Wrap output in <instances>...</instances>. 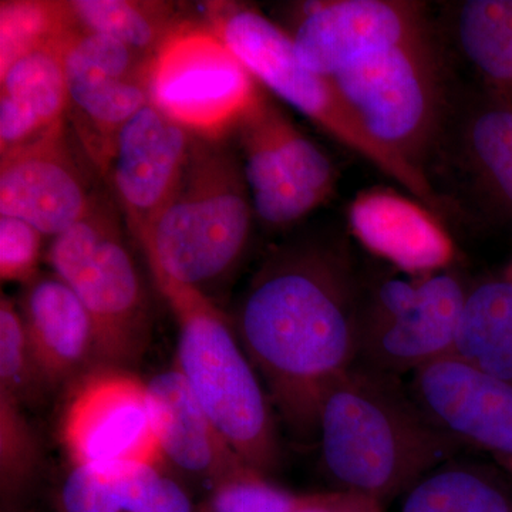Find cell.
<instances>
[{
	"label": "cell",
	"instance_id": "83f0119b",
	"mask_svg": "<svg viewBox=\"0 0 512 512\" xmlns=\"http://www.w3.org/2000/svg\"><path fill=\"white\" fill-rule=\"evenodd\" d=\"M40 464V446L23 406L0 392V485L3 497L29 484Z\"/></svg>",
	"mask_w": 512,
	"mask_h": 512
},
{
	"label": "cell",
	"instance_id": "603a6c76",
	"mask_svg": "<svg viewBox=\"0 0 512 512\" xmlns=\"http://www.w3.org/2000/svg\"><path fill=\"white\" fill-rule=\"evenodd\" d=\"M403 497L400 512H512V478L493 461L457 456Z\"/></svg>",
	"mask_w": 512,
	"mask_h": 512
},
{
	"label": "cell",
	"instance_id": "7a4b0ae2",
	"mask_svg": "<svg viewBox=\"0 0 512 512\" xmlns=\"http://www.w3.org/2000/svg\"><path fill=\"white\" fill-rule=\"evenodd\" d=\"M318 443L320 468L332 490L380 504L402 497L467 450L427 416L402 377L359 363L323 397Z\"/></svg>",
	"mask_w": 512,
	"mask_h": 512
},
{
	"label": "cell",
	"instance_id": "9c48e42d",
	"mask_svg": "<svg viewBox=\"0 0 512 512\" xmlns=\"http://www.w3.org/2000/svg\"><path fill=\"white\" fill-rule=\"evenodd\" d=\"M232 133L255 218L265 227H292L332 197L338 180L332 158L264 90Z\"/></svg>",
	"mask_w": 512,
	"mask_h": 512
},
{
	"label": "cell",
	"instance_id": "4fadbf2b",
	"mask_svg": "<svg viewBox=\"0 0 512 512\" xmlns=\"http://www.w3.org/2000/svg\"><path fill=\"white\" fill-rule=\"evenodd\" d=\"M299 62L332 79L353 60L433 32L429 9L412 0H311L292 5Z\"/></svg>",
	"mask_w": 512,
	"mask_h": 512
},
{
	"label": "cell",
	"instance_id": "4dcf8cb0",
	"mask_svg": "<svg viewBox=\"0 0 512 512\" xmlns=\"http://www.w3.org/2000/svg\"><path fill=\"white\" fill-rule=\"evenodd\" d=\"M293 512H384L383 504L365 495L330 490L302 494L301 504Z\"/></svg>",
	"mask_w": 512,
	"mask_h": 512
},
{
	"label": "cell",
	"instance_id": "52a82bcc",
	"mask_svg": "<svg viewBox=\"0 0 512 512\" xmlns=\"http://www.w3.org/2000/svg\"><path fill=\"white\" fill-rule=\"evenodd\" d=\"M47 261L89 312L99 365L131 370L150 345V302L114 205L94 195L82 220L53 238Z\"/></svg>",
	"mask_w": 512,
	"mask_h": 512
},
{
	"label": "cell",
	"instance_id": "484cf974",
	"mask_svg": "<svg viewBox=\"0 0 512 512\" xmlns=\"http://www.w3.org/2000/svg\"><path fill=\"white\" fill-rule=\"evenodd\" d=\"M76 30L69 2L8 0L0 5V73L22 57L62 45Z\"/></svg>",
	"mask_w": 512,
	"mask_h": 512
},
{
	"label": "cell",
	"instance_id": "44dd1931",
	"mask_svg": "<svg viewBox=\"0 0 512 512\" xmlns=\"http://www.w3.org/2000/svg\"><path fill=\"white\" fill-rule=\"evenodd\" d=\"M64 45L36 50L0 73V154L64 127L69 111Z\"/></svg>",
	"mask_w": 512,
	"mask_h": 512
},
{
	"label": "cell",
	"instance_id": "6da1fadb",
	"mask_svg": "<svg viewBox=\"0 0 512 512\" xmlns=\"http://www.w3.org/2000/svg\"><path fill=\"white\" fill-rule=\"evenodd\" d=\"M360 284L343 239H293L265 256L231 319L276 416L303 443L318 440L323 397L356 363Z\"/></svg>",
	"mask_w": 512,
	"mask_h": 512
},
{
	"label": "cell",
	"instance_id": "f1b7e54d",
	"mask_svg": "<svg viewBox=\"0 0 512 512\" xmlns=\"http://www.w3.org/2000/svg\"><path fill=\"white\" fill-rule=\"evenodd\" d=\"M302 495L272 483L271 478L247 467L212 487L200 512H293Z\"/></svg>",
	"mask_w": 512,
	"mask_h": 512
},
{
	"label": "cell",
	"instance_id": "4316f807",
	"mask_svg": "<svg viewBox=\"0 0 512 512\" xmlns=\"http://www.w3.org/2000/svg\"><path fill=\"white\" fill-rule=\"evenodd\" d=\"M0 392L22 406L49 392L30 349L19 305L5 293L0 298Z\"/></svg>",
	"mask_w": 512,
	"mask_h": 512
},
{
	"label": "cell",
	"instance_id": "ba28073f",
	"mask_svg": "<svg viewBox=\"0 0 512 512\" xmlns=\"http://www.w3.org/2000/svg\"><path fill=\"white\" fill-rule=\"evenodd\" d=\"M259 86L208 23L184 20L151 62V103L195 137L227 138Z\"/></svg>",
	"mask_w": 512,
	"mask_h": 512
},
{
	"label": "cell",
	"instance_id": "2e32d148",
	"mask_svg": "<svg viewBox=\"0 0 512 512\" xmlns=\"http://www.w3.org/2000/svg\"><path fill=\"white\" fill-rule=\"evenodd\" d=\"M468 279L456 265L427 275L419 301L357 332L356 363L397 377L453 355Z\"/></svg>",
	"mask_w": 512,
	"mask_h": 512
},
{
	"label": "cell",
	"instance_id": "ffe728a7",
	"mask_svg": "<svg viewBox=\"0 0 512 512\" xmlns=\"http://www.w3.org/2000/svg\"><path fill=\"white\" fill-rule=\"evenodd\" d=\"M18 305L30 349L49 392L72 384L99 365L89 312L55 272L39 274L23 286Z\"/></svg>",
	"mask_w": 512,
	"mask_h": 512
},
{
	"label": "cell",
	"instance_id": "7c38bea8",
	"mask_svg": "<svg viewBox=\"0 0 512 512\" xmlns=\"http://www.w3.org/2000/svg\"><path fill=\"white\" fill-rule=\"evenodd\" d=\"M153 57L96 33L74 30L63 49L69 111L93 163L110 168L121 128L150 103Z\"/></svg>",
	"mask_w": 512,
	"mask_h": 512
},
{
	"label": "cell",
	"instance_id": "cb8c5ba5",
	"mask_svg": "<svg viewBox=\"0 0 512 512\" xmlns=\"http://www.w3.org/2000/svg\"><path fill=\"white\" fill-rule=\"evenodd\" d=\"M451 33L480 83L512 107V0L458 2Z\"/></svg>",
	"mask_w": 512,
	"mask_h": 512
},
{
	"label": "cell",
	"instance_id": "3957f363",
	"mask_svg": "<svg viewBox=\"0 0 512 512\" xmlns=\"http://www.w3.org/2000/svg\"><path fill=\"white\" fill-rule=\"evenodd\" d=\"M254 218L237 148L194 136L177 190L140 244L151 274L211 298L241 265Z\"/></svg>",
	"mask_w": 512,
	"mask_h": 512
},
{
	"label": "cell",
	"instance_id": "f546056e",
	"mask_svg": "<svg viewBox=\"0 0 512 512\" xmlns=\"http://www.w3.org/2000/svg\"><path fill=\"white\" fill-rule=\"evenodd\" d=\"M42 232L19 218L0 215V278L30 284L39 272Z\"/></svg>",
	"mask_w": 512,
	"mask_h": 512
},
{
	"label": "cell",
	"instance_id": "d4e9b609",
	"mask_svg": "<svg viewBox=\"0 0 512 512\" xmlns=\"http://www.w3.org/2000/svg\"><path fill=\"white\" fill-rule=\"evenodd\" d=\"M74 23L83 32L110 37L154 57L167 37L184 19L174 6L164 2L137 0H72Z\"/></svg>",
	"mask_w": 512,
	"mask_h": 512
},
{
	"label": "cell",
	"instance_id": "5bb4252c",
	"mask_svg": "<svg viewBox=\"0 0 512 512\" xmlns=\"http://www.w3.org/2000/svg\"><path fill=\"white\" fill-rule=\"evenodd\" d=\"M414 400L441 430L512 478V384L448 356L409 376Z\"/></svg>",
	"mask_w": 512,
	"mask_h": 512
},
{
	"label": "cell",
	"instance_id": "8fae6325",
	"mask_svg": "<svg viewBox=\"0 0 512 512\" xmlns=\"http://www.w3.org/2000/svg\"><path fill=\"white\" fill-rule=\"evenodd\" d=\"M454 175L485 222L512 228V107L493 90H457L427 170ZM431 183V181H430Z\"/></svg>",
	"mask_w": 512,
	"mask_h": 512
},
{
	"label": "cell",
	"instance_id": "e0dca14e",
	"mask_svg": "<svg viewBox=\"0 0 512 512\" xmlns=\"http://www.w3.org/2000/svg\"><path fill=\"white\" fill-rule=\"evenodd\" d=\"M94 200L74 163L64 127L0 156V215L19 218L46 237H59Z\"/></svg>",
	"mask_w": 512,
	"mask_h": 512
},
{
	"label": "cell",
	"instance_id": "9a60e30c",
	"mask_svg": "<svg viewBox=\"0 0 512 512\" xmlns=\"http://www.w3.org/2000/svg\"><path fill=\"white\" fill-rule=\"evenodd\" d=\"M192 138L151 101L121 128L109 170L127 227L138 244L177 190Z\"/></svg>",
	"mask_w": 512,
	"mask_h": 512
},
{
	"label": "cell",
	"instance_id": "1f68e13d",
	"mask_svg": "<svg viewBox=\"0 0 512 512\" xmlns=\"http://www.w3.org/2000/svg\"><path fill=\"white\" fill-rule=\"evenodd\" d=\"M505 276V279H508V281L512 284V256L510 261H508L507 266H505L504 271L501 272Z\"/></svg>",
	"mask_w": 512,
	"mask_h": 512
},
{
	"label": "cell",
	"instance_id": "d6986e66",
	"mask_svg": "<svg viewBox=\"0 0 512 512\" xmlns=\"http://www.w3.org/2000/svg\"><path fill=\"white\" fill-rule=\"evenodd\" d=\"M147 384L158 446L168 471L204 485L208 493L249 467L222 437L177 367L158 373Z\"/></svg>",
	"mask_w": 512,
	"mask_h": 512
},
{
	"label": "cell",
	"instance_id": "7402d4cb",
	"mask_svg": "<svg viewBox=\"0 0 512 512\" xmlns=\"http://www.w3.org/2000/svg\"><path fill=\"white\" fill-rule=\"evenodd\" d=\"M451 356L512 384V284L503 274L471 281Z\"/></svg>",
	"mask_w": 512,
	"mask_h": 512
},
{
	"label": "cell",
	"instance_id": "5b68a950",
	"mask_svg": "<svg viewBox=\"0 0 512 512\" xmlns=\"http://www.w3.org/2000/svg\"><path fill=\"white\" fill-rule=\"evenodd\" d=\"M208 25L247 67L256 82L264 84L333 140L443 217L446 205L429 178L394 156L367 131L332 79L311 72L299 62L292 37L282 26L259 10L232 3L211 5Z\"/></svg>",
	"mask_w": 512,
	"mask_h": 512
},
{
	"label": "cell",
	"instance_id": "277c9868",
	"mask_svg": "<svg viewBox=\"0 0 512 512\" xmlns=\"http://www.w3.org/2000/svg\"><path fill=\"white\" fill-rule=\"evenodd\" d=\"M177 323V360L195 399L232 450L271 477L282 466L278 416L232 320L207 295L153 275Z\"/></svg>",
	"mask_w": 512,
	"mask_h": 512
},
{
	"label": "cell",
	"instance_id": "30bf717a",
	"mask_svg": "<svg viewBox=\"0 0 512 512\" xmlns=\"http://www.w3.org/2000/svg\"><path fill=\"white\" fill-rule=\"evenodd\" d=\"M59 437L72 466L165 467L148 384L123 367L97 365L70 384Z\"/></svg>",
	"mask_w": 512,
	"mask_h": 512
},
{
	"label": "cell",
	"instance_id": "ac0fdd59",
	"mask_svg": "<svg viewBox=\"0 0 512 512\" xmlns=\"http://www.w3.org/2000/svg\"><path fill=\"white\" fill-rule=\"evenodd\" d=\"M350 232L375 256L413 276L454 266L456 247L440 217L389 188L360 191L348 208Z\"/></svg>",
	"mask_w": 512,
	"mask_h": 512
},
{
	"label": "cell",
	"instance_id": "8992f818",
	"mask_svg": "<svg viewBox=\"0 0 512 512\" xmlns=\"http://www.w3.org/2000/svg\"><path fill=\"white\" fill-rule=\"evenodd\" d=\"M332 80L367 131L427 177L454 92L436 30L359 57Z\"/></svg>",
	"mask_w": 512,
	"mask_h": 512
}]
</instances>
